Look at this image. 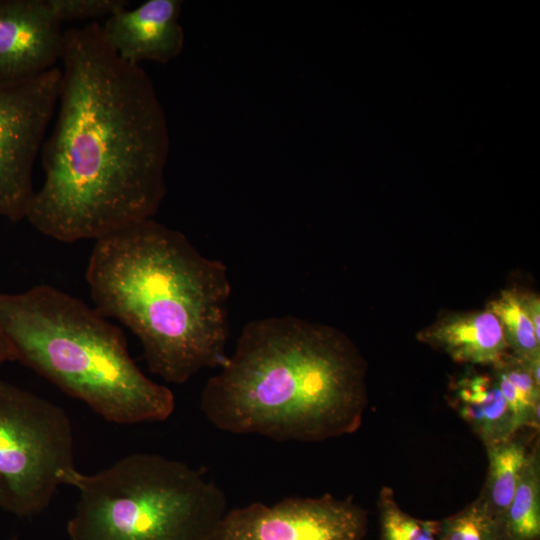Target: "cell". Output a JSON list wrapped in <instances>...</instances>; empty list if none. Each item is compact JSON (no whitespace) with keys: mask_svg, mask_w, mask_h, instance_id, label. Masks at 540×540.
<instances>
[{"mask_svg":"<svg viewBox=\"0 0 540 540\" xmlns=\"http://www.w3.org/2000/svg\"><path fill=\"white\" fill-rule=\"evenodd\" d=\"M540 539V456L531 447L513 498L499 525V540Z\"/></svg>","mask_w":540,"mask_h":540,"instance_id":"5bb4252c","label":"cell"},{"mask_svg":"<svg viewBox=\"0 0 540 540\" xmlns=\"http://www.w3.org/2000/svg\"><path fill=\"white\" fill-rule=\"evenodd\" d=\"M492 373L506 400L516 431H537L540 384L533 378L530 361L508 353L500 363L492 367Z\"/></svg>","mask_w":540,"mask_h":540,"instance_id":"9a60e30c","label":"cell"},{"mask_svg":"<svg viewBox=\"0 0 540 540\" xmlns=\"http://www.w3.org/2000/svg\"><path fill=\"white\" fill-rule=\"evenodd\" d=\"M521 431V430H520ZM515 433L510 438L485 447L487 477L477 498L499 525L513 498L530 449V436Z\"/></svg>","mask_w":540,"mask_h":540,"instance_id":"4fadbf2b","label":"cell"},{"mask_svg":"<svg viewBox=\"0 0 540 540\" xmlns=\"http://www.w3.org/2000/svg\"><path fill=\"white\" fill-rule=\"evenodd\" d=\"M73 469L74 438L66 412L0 379V512L40 513Z\"/></svg>","mask_w":540,"mask_h":540,"instance_id":"8992f818","label":"cell"},{"mask_svg":"<svg viewBox=\"0 0 540 540\" xmlns=\"http://www.w3.org/2000/svg\"><path fill=\"white\" fill-rule=\"evenodd\" d=\"M57 118L41 147L42 186L25 218L64 243L152 218L165 194L167 120L140 65L118 57L100 24L64 31Z\"/></svg>","mask_w":540,"mask_h":540,"instance_id":"6da1fadb","label":"cell"},{"mask_svg":"<svg viewBox=\"0 0 540 540\" xmlns=\"http://www.w3.org/2000/svg\"><path fill=\"white\" fill-rule=\"evenodd\" d=\"M17 360L15 350L8 337L0 327V365L8 361Z\"/></svg>","mask_w":540,"mask_h":540,"instance_id":"44dd1931","label":"cell"},{"mask_svg":"<svg viewBox=\"0 0 540 540\" xmlns=\"http://www.w3.org/2000/svg\"><path fill=\"white\" fill-rule=\"evenodd\" d=\"M79 498L71 540H214L226 514L219 486L167 457L136 453L94 474L68 472Z\"/></svg>","mask_w":540,"mask_h":540,"instance_id":"5b68a950","label":"cell"},{"mask_svg":"<svg viewBox=\"0 0 540 540\" xmlns=\"http://www.w3.org/2000/svg\"><path fill=\"white\" fill-rule=\"evenodd\" d=\"M529 318L532 322L536 338L540 340V301L535 293L522 292Z\"/></svg>","mask_w":540,"mask_h":540,"instance_id":"ffe728a7","label":"cell"},{"mask_svg":"<svg viewBox=\"0 0 540 540\" xmlns=\"http://www.w3.org/2000/svg\"><path fill=\"white\" fill-rule=\"evenodd\" d=\"M448 402L485 447L518 432L493 373L469 371L459 376L450 384Z\"/></svg>","mask_w":540,"mask_h":540,"instance_id":"7c38bea8","label":"cell"},{"mask_svg":"<svg viewBox=\"0 0 540 540\" xmlns=\"http://www.w3.org/2000/svg\"><path fill=\"white\" fill-rule=\"evenodd\" d=\"M61 76L56 66L0 83V215L10 221L25 218L34 195L33 166L57 106Z\"/></svg>","mask_w":540,"mask_h":540,"instance_id":"52a82bcc","label":"cell"},{"mask_svg":"<svg viewBox=\"0 0 540 540\" xmlns=\"http://www.w3.org/2000/svg\"><path fill=\"white\" fill-rule=\"evenodd\" d=\"M417 338L461 364L492 368L509 353L500 322L488 309L448 313L421 330Z\"/></svg>","mask_w":540,"mask_h":540,"instance_id":"8fae6325","label":"cell"},{"mask_svg":"<svg viewBox=\"0 0 540 540\" xmlns=\"http://www.w3.org/2000/svg\"><path fill=\"white\" fill-rule=\"evenodd\" d=\"M486 309L500 322L511 354L526 361L540 358V340L536 338L521 291H501L488 302Z\"/></svg>","mask_w":540,"mask_h":540,"instance_id":"2e32d148","label":"cell"},{"mask_svg":"<svg viewBox=\"0 0 540 540\" xmlns=\"http://www.w3.org/2000/svg\"><path fill=\"white\" fill-rule=\"evenodd\" d=\"M61 26L46 0H0V83L56 67L64 42Z\"/></svg>","mask_w":540,"mask_h":540,"instance_id":"9c48e42d","label":"cell"},{"mask_svg":"<svg viewBox=\"0 0 540 540\" xmlns=\"http://www.w3.org/2000/svg\"><path fill=\"white\" fill-rule=\"evenodd\" d=\"M381 540H439L440 521L415 518L400 508L391 488L378 499Z\"/></svg>","mask_w":540,"mask_h":540,"instance_id":"e0dca14e","label":"cell"},{"mask_svg":"<svg viewBox=\"0 0 540 540\" xmlns=\"http://www.w3.org/2000/svg\"><path fill=\"white\" fill-rule=\"evenodd\" d=\"M365 363L334 327L296 316L248 322L206 382L200 408L217 429L276 441L354 432L366 406Z\"/></svg>","mask_w":540,"mask_h":540,"instance_id":"7a4b0ae2","label":"cell"},{"mask_svg":"<svg viewBox=\"0 0 540 540\" xmlns=\"http://www.w3.org/2000/svg\"><path fill=\"white\" fill-rule=\"evenodd\" d=\"M0 327L17 360L106 421L160 422L174 411L173 392L138 368L120 328L66 292L0 293Z\"/></svg>","mask_w":540,"mask_h":540,"instance_id":"277c9868","label":"cell"},{"mask_svg":"<svg viewBox=\"0 0 540 540\" xmlns=\"http://www.w3.org/2000/svg\"><path fill=\"white\" fill-rule=\"evenodd\" d=\"M52 12L63 23L108 17L127 7L125 0H46Z\"/></svg>","mask_w":540,"mask_h":540,"instance_id":"d6986e66","label":"cell"},{"mask_svg":"<svg viewBox=\"0 0 540 540\" xmlns=\"http://www.w3.org/2000/svg\"><path fill=\"white\" fill-rule=\"evenodd\" d=\"M367 523L352 498L287 497L227 511L214 540H364Z\"/></svg>","mask_w":540,"mask_h":540,"instance_id":"ba28073f","label":"cell"},{"mask_svg":"<svg viewBox=\"0 0 540 540\" xmlns=\"http://www.w3.org/2000/svg\"><path fill=\"white\" fill-rule=\"evenodd\" d=\"M439 540H499L498 524L479 498L440 520Z\"/></svg>","mask_w":540,"mask_h":540,"instance_id":"ac0fdd59","label":"cell"},{"mask_svg":"<svg viewBox=\"0 0 540 540\" xmlns=\"http://www.w3.org/2000/svg\"><path fill=\"white\" fill-rule=\"evenodd\" d=\"M181 7L179 0H147L133 9L124 7L100 25L102 38L129 63H167L184 47V31L179 24Z\"/></svg>","mask_w":540,"mask_h":540,"instance_id":"30bf717a","label":"cell"},{"mask_svg":"<svg viewBox=\"0 0 540 540\" xmlns=\"http://www.w3.org/2000/svg\"><path fill=\"white\" fill-rule=\"evenodd\" d=\"M86 281L95 309L135 334L166 382L183 384L225 362L227 268L180 231L150 218L95 240Z\"/></svg>","mask_w":540,"mask_h":540,"instance_id":"3957f363","label":"cell"}]
</instances>
